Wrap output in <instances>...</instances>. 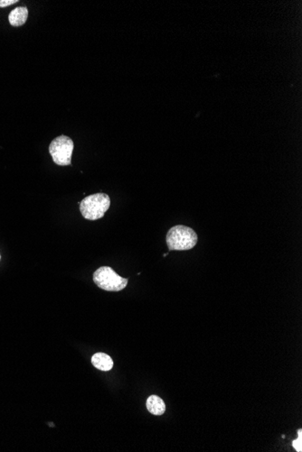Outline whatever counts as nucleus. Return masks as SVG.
Returning <instances> with one entry per match:
<instances>
[{"label": "nucleus", "mask_w": 302, "mask_h": 452, "mask_svg": "<svg viewBox=\"0 0 302 452\" xmlns=\"http://www.w3.org/2000/svg\"><path fill=\"white\" fill-rule=\"evenodd\" d=\"M197 234L189 226L177 225L171 228L166 236L168 250L170 251L190 250L197 243Z\"/></svg>", "instance_id": "1"}, {"label": "nucleus", "mask_w": 302, "mask_h": 452, "mask_svg": "<svg viewBox=\"0 0 302 452\" xmlns=\"http://www.w3.org/2000/svg\"><path fill=\"white\" fill-rule=\"evenodd\" d=\"M80 212L88 220H97L103 218L111 206V198L107 194H95L87 196L79 203Z\"/></svg>", "instance_id": "2"}, {"label": "nucleus", "mask_w": 302, "mask_h": 452, "mask_svg": "<svg viewBox=\"0 0 302 452\" xmlns=\"http://www.w3.org/2000/svg\"><path fill=\"white\" fill-rule=\"evenodd\" d=\"M93 281L99 288L108 292H120L128 284V279L121 277L112 268L102 266L93 274Z\"/></svg>", "instance_id": "3"}, {"label": "nucleus", "mask_w": 302, "mask_h": 452, "mask_svg": "<svg viewBox=\"0 0 302 452\" xmlns=\"http://www.w3.org/2000/svg\"><path fill=\"white\" fill-rule=\"evenodd\" d=\"M74 142L67 136H60L54 139L49 146V152L57 166H66L72 164Z\"/></svg>", "instance_id": "4"}, {"label": "nucleus", "mask_w": 302, "mask_h": 452, "mask_svg": "<svg viewBox=\"0 0 302 452\" xmlns=\"http://www.w3.org/2000/svg\"><path fill=\"white\" fill-rule=\"evenodd\" d=\"M28 10L26 6H19L10 12L9 21L12 26H21L27 22Z\"/></svg>", "instance_id": "5"}, {"label": "nucleus", "mask_w": 302, "mask_h": 452, "mask_svg": "<svg viewBox=\"0 0 302 452\" xmlns=\"http://www.w3.org/2000/svg\"><path fill=\"white\" fill-rule=\"evenodd\" d=\"M92 364L101 371H110L113 368L112 358L104 353H96L92 358Z\"/></svg>", "instance_id": "6"}, {"label": "nucleus", "mask_w": 302, "mask_h": 452, "mask_svg": "<svg viewBox=\"0 0 302 452\" xmlns=\"http://www.w3.org/2000/svg\"><path fill=\"white\" fill-rule=\"evenodd\" d=\"M147 409L153 416H162L166 412V404L158 396H150L147 400Z\"/></svg>", "instance_id": "7"}, {"label": "nucleus", "mask_w": 302, "mask_h": 452, "mask_svg": "<svg viewBox=\"0 0 302 452\" xmlns=\"http://www.w3.org/2000/svg\"><path fill=\"white\" fill-rule=\"evenodd\" d=\"M297 440H293L292 442V446L294 448H295V450L297 452H302V430H297Z\"/></svg>", "instance_id": "8"}, {"label": "nucleus", "mask_w": 302, "mask_h": 452, "mask_svg": "<svg viewBox=\"0 0 302 452\" xmlns=\"http://www.w3.org/2000/svg\"><path fill=\"white\" fill-rule=\"evenodd\" d=\"M19 0H0V8H6L9 6L14 5L18 3Z\"/></svg>", "instance_id": "9"}]
</instances>
